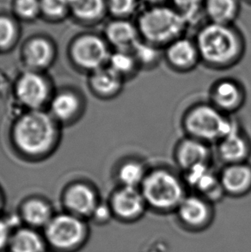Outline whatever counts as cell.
Here are the masks:
<instances>
[{"label":"cell","mask_w":251,"mask_h":252,"mask_svg":"<svg viewBox=\"0 0 251 252\" xmlns=\"http://www.w3.org/2000/svg\"><path fill=\"white\" fill-rule=\"evenodd\" d=\"M194 41L201 64L215 71H226L238 65L246 52L245 36L238 28L205 23L197 30Z\"/></svg>","instance_id":"6da1fadb"},{"label":"cell","mask_w":251,"mask_h":252,"mask_svg":"<svg viewBox=\"0 0 251 252\" xmlns=\"http://www.w3.org/2000/svg\"><path fill=\"white\" fill-rule=\"evenodd\" d=\"M139 189L148 210L159 215L175 213L188 194L182 174L164 165L150 168Z\"/></svg>","instance_id":"7a4b0ae2"},{"label":"cell","mask_w":251,"mask_h":252,"mask_svg":"<svg viewBox=\"0 0 251 252\" xmlns=\"http://www.w3.org/2000/svg\"><path fill=\"white\" fill-rule=\"evenodd\" d=\"M181 126L184 135L215 146L241 125L210 102H200L193 103L184 111Z\"/></svg>","instance_id":"3957f363"},{"label":"cell","mask_w":251,"mask_h":252,"mask_svg":"<svg viewBox=\"0 0 251 252\" xmlns=\"http://www.w3.org/2000/svg\"><path fill=\"white\" fill-rule=\"evenodd\" d=\"M135 23L142 41L162 48L185 35L188 28L184 17L168 3L146 6Z\"/></svg>","instance_id":"277c9868"},{"label":"cell","mask_w":251,"mask_h":252,"mask_svg":"<svg viewBox=\"0 0 251 252\" xmlns=\"http://www.w3.org/2000/svg\"><path fill=\"white\" fill-rule=\"evenodd\" d=\"M56 133L54 117L35 109L25 113L17 120L14 126L13 138L21 152L37 156L51 149Z\"/></svg>","instance_id":"5b68a950"},{"label":"cell","mask_w":251,"mask_h":252,"mask_svg":"<svg viewBox=\"0 0 251 252\" xmlns=\"http://www.w3.org/2000/svg\"><path fill=\"white\" fill-rule=\"evenodd\" d=\"M88 236V225L84 219L69 213L55 215L44 228L47 245L59 252H72L80 249Z\"/></svg>","instance_id":"8992f818"},{"label":"cell","mask_w":251,"mask_h":252,"mask_svg":"<svg viewBox=\"0 0 251 252\" xmlns=\"http://www.w3.org/2000/svg\"><path fill=\"white\" fill-rule=\"evenodd\" d=\"M184 229L199 232L209 228L214 221V204L194 193H188L175 212Z\"/></svg>","instance_id":"52a82bcc"},{"label":"cell","mask_w":251,"mask_h":252,"mask_svg":"<svg viewBox=\"0 0 251 252\" xmlns=\"http://www.w3.org/2000/svg\"><path fill=\"white\" fill-rule=\"evenodd\" d=\"M110 55L107 41L94 34L78 38L71 48V57L75 63L92 72L108 65Z\"/></svg>","instance_id":"ba28073f"},{"label":"cell","mask_w":251,"mask_h":252,"mask_svg":"<svg viewBox=\"0 0 251 252\" xmlns=\"http://www.w3.org/2000/svg\"><path fill=\"white\" fill-rule=\"evenodd\" d=\"M109 204L114 218L124 223L139 221L148 210L139 188L118 186L111 194Z\"/></svg>","instance_id":"9c48e42d"},{"label":"cell","mask_w":251,"mask_h":252,"mask_svg":"<svg viewBox=\"0 0 251 252\" xmlns=\"http://www.w3.org/2000/svg\"><path fill=\"white\" fill-rule=\"evenodd\" d=\"M181 174L188 191L199 194L213 204L225 196L219 171L214 170L212 164H200Z\"/></svg>","instance_id":"30bf717a"},{"label":"cell","mask_w":251,"mask_h":252,"mask_svg":"<svg viewBox=\"0 0 251 252\" xmlns=\"http://www.w3.org/2000/svg\"><path fill=\"white\" fill-rule=\"evenodd\" d=\"M246 99L245 85L238 79L224 78L219 79L211 86L208 102L221 112L232 116L244 108Z\"/></svg>","instance_id":"8fae6325"},{"label":"cell","mask_w":251,"mask_h":252,"mask_svg":"<svg viewBox=\"0 0 251 252\" xmlns=\"http://www.w3.org/2000/svg\"><path fill=\"white\" fill-rule=\"evenodd\" d=\"M163 62L177 73H188L196 69L201 61L194 39L185 34L167 45L163 48Z\"/></svg>","instance_id":"7c38bea8"},{"label":"cell","mask_w":251,"mask_h":252,"mask_svg":"<svg viewBox=\"0 0 251 252\" xmlns=\"http://www.w3.org/2000/svg\"><path fill=\"white\" fill-rule=\"evenodd\" d=\"M214 153L213 146L184 135L174 147V162L181 173H184L200 164H212Z\"/></svg>","instance_id":"4fadbf2b"},{"label":"cell","mask_w":251,"mask_h":252,"mask_svg":"<svg viewBox=\"0 0 251 252\" xmlns=\"http://www.w3.org/2000/svg\"><path fill=\"white\" fill-rule=\"evenodd\" d=\"M214 153L223 165L249 162L251 157V140L242 126L220 140Z\"/></svg>","instance_id":"5bb4252c"},{"label":"cell","mask_w":251,"mask_h":252,"mask_svg":"<svg viewBox=\"0 0 251 252\" xmlns=\"http://www.w3.org/2000/svg\"><path fill=\"white\" fill-rule=\"evenodd\" d=\"M49 95L48 83L34 71L24 72L16 84L18 101L30 110L40 109L47 102Z\"/></svg>","instance_id":"9a60e30c"},{"label":"cell","mask_w":251,"mask_h":252,"mask_svg":"<svg viewBox=\"0 0 251 252\" xmlns=\"http://www.w3.org/2000/svg\"><path fill=\"white\" fill-rule=\"evenodd\" d=\"M225 196L245 197L251 192V164L250 162L225 164L219 171Z\"/></svg>","instance_id":"2e32d148"},{"label":"cell","mask_w":251,"mask_h":252,"mask_svg":"<svg viewBox=\"0 0 251 252\" xmlns=\"http://www.w3.org/2000/svg\"><path fill=\"white\" fill-rule=\"evenodd\" d=\"M64 207L67 213L79 218H91L100 201L91 186L76 184L68 188L64 194Z\"/></svg>","instance_id":"e0dca14e"},{"label":"cell","mask_w":251,"mask_h":252,"mask_svg":"<svg viewBox=\"0 0 251 252\" xmlns=\"http://www.w3.org/2000/svg\"><path fill=\"white\" fill-rule=\"evenodd\" d=\"M106 41L114 50L132 51L141 38L135 22L116 18L105 30Z\"/></svg>","instance_id":"ac0fdd59"},{"label":"cell","mask_w":251,"mask_h":252,"mask_svg":"<svg viewBox=\"0 0 251 252\" xmlns=\"http://www.w3.org/2000/svg\"><path fill=\"white\" fill-rule=\"evenodd\" d=\"M126 81L108 65L92 72L91 86L96 95L103 98H115L124 88Z\"/></svg>","instance_id":"d6986e66"},{"label":"cell","mask_w":251,"mask_h":252,"mask_svg":"<svg viewBox=\"0 0 251 252\" xmlns=\"http://www.w3.org/2000/svg\"><path fill=\"white\" fill-rule=\"evenodd\" d=\"M241 9L240 0H205L204 17L208 23L232 25Z\"/></svg>","instance_id":"ffe728a7"},{"label":"cell","mask_w":251,"mask_h":252,"mask_svg":"<svg viewBox=\"0 0 251 252\" xmlns=\"http://www.w3.org/2000/svg\"><path fill=\"white\" fill-rule=\"evenodd\" d=\"M21 217L24 224L33 229H44L55 216L49 203L33 198L24 201L21 208Z\"/></svg>","instance_id":"44dd1931"},{"label":"cell","mask_w":251,"mask_h":252,"mask_svg":"<svg viewBox=\"0 0 251 252\" xmlns=\"http://www.w3.org/2000/svg\"><path fill=\"white\" fill-rule=\"evenodd\" d=\"M149 169L142 159L135 157L127 158L122 161L116 169V181L119 186L139 189Z\"/></svg>","instance_id":"7402d4cb"},{"label":"cell","mask_w":251,"mask_h":252,"mask_svg":"<svg viewBox=\"0 0 251 252\" xmlns=\"http://www.w3.org/2000/svg\"><path fill=\"white\" fill-rule=\"evenodd\" d=\"M47 242L36 229L21 227L12 232L8 250L10 252H44Z\"/></svg>","instance_id":"603a6c76"},{"label":"cell","mask_w":251,"mask_h":252,"mask_svg":"<svg viewBox=\"0 0 251 252\" xmlns=\"http://www.w3.org/2000/svg\"><path fill=\"white\" fill-rule=\"evenodd\" d=\"M54 58L55 50L51 43L41 38L32 40L24 49V62L32 70L47 68Z\"/></svg>","instance_id":"cb8c5ba5"},{"label":"cell","mask_w":251,"mask_h":252,"mask_svg":"<svg viewBox=\"0 0 251 252\" xmlns=\"http://www.w3.org/2000/svg\"><path fill=\"white\" fill-rule=\"evenodd\" d=\"M107 65L121 76L126 82L134 79L141 72L132 51L113 50Z\"/></svg>","instance_id":"d4e9b609"},{"label":"cell","mask_w":251,"mask_h":252,"mask_svg":"<svg viewBox=\"0 0 251 252\" xmlns=\"http://www.w3.org/2000/svg\"><path fill=\"white\" fill-rule=\"evenodd\" d=\"M132 54L141 71H152L163 62V48L140 41L132 48Z\"/></svg>","instance_id":"484cf974"},{"label":"cell","mask_w":251,"mask_h":252,"mask_svg":"<svg viewBox=\"0 0 251 252\" xmlns=\"http://www.w3.org/2000/svg\"><path fill=\"white\" fill-rule=\"evenodd\" d=\"M80 107L78 96L70 92L59 93L52 99V116L59 121H68L74 117Z\"/></svg>","instance_id":"4316f807"},{"label":"cell","mask_w":251,"mask_h":252,"mask_svg":"<svg viewBox=\"0 0 251 252\" xmlns=\"http://www.w3.org/2000/svg\"><path fill=\"white\" fill-rule=\"evenodd\" d=\"M77 17L86 21L98 19L105 12L107 0H67Z\"/></svg>","instance_id":"83f0119b"},{"label":"cell","mask_w":251,"mask_h":252,"mask_svg":"<svg viewBox=\"0 0 251 252\" xmlns=\"http://www.w3.org/2000/svg\"><path fill=\"white\" fill-rule=\"evenodd\" d=\"M205 0H170V5L184 17L189 27L200 20L204 16L203 5Z\"/></svg>","instance_id":"f1b7e54d"},{"label":"cell","mask_w":251,"mask_h":252,"mask_svg":"<svg viewBox=\"0 0 251 252\" xmlns=\"http://www.w3.org/2000/svg\"><path fill=\"white\" fill-rule=\"evenodd\" d=\"M141 0H107V8L116 18L130 19L138 16Z\"/></svg>","instance_id":"f546056e"},{"label":"cell","mask_w":251,"mask_h":252,"mask_svg":"<svg viewBox=\"0 0 251 252\" xmlns=\"http://www.w3.org/2000/svg\"><path fill=\"white\" fill-rule=\"evenodd\" d=\"M16 34L17 30L12 21L7 17H0V50L10 48Z\"/></svg>","instance_id":"4dcf8cb0"},{"label":"cell","mask_w":251,"mask_h":252,"mask_svg":"<svg viewBox=\"0 0 251 252\" xmlns=\"http://www.w3.org/2000/svg\"><path fill=\"white\" fill-rule=\"evenodd\" d=\"M69 6L67 0H41V8L45 13L51 17H60Z\"/></svg>","instance_id":"1f68e13d"},{"label":"cell","mask_w":251,"mask_h":252,"mask_svg":"<svg viewBox=\"0 0 251 252\" xmlns=\"http://www.w3.org/2000/svg\"><path fill=\"white\" fill-rule=\"evenodd\" d=\"M41 8V3L37 0H18L17 11L21 17L32 18L37 15Z\"/></svg>","instance_id":"d6a6232c"},{"label":"cell","mask_w":251,"mask_h":252,"mask_svg":"<svg viewBox=\"0 0 251 252\" xmlns=\"http://www.w3.org/2000/svg\"><path fill=\"white\" fill-rule=\"evenodd\" d=\"M114 218L112 210L108 203H103V202H99L98 205L96 206L95 210L92 213L91 219L93 221L98 224V225H103L107 224L108 222L111 220V219Z\"/></svg>","instance_id":"836d02e7"},{"label":"cell","mask_w":251,"mask_h":252,"mask_svg":"<svg viewBox=\"0 0 251 252\" xmlns=\"http://www.w3.org/2000/svg\"><path fill=\"white\" fill-rule=\"evenodd\" d=\"M12 232L13 231L10 225L7 224L3 218H0V252L8 250Z\"/></svg>","instance_id":"e575fe53"},{"label":"cell","mask_w":251,"mask_h":252,"mask_svg":"<svg viewBox=\"0 0 251 252\" xmlns=\"http://www.w3.org/2000/svg\"><path fill=\"white\" fill-rule=\"evenodd\" d=\"M143 3H145L146 6L152 5H161V4H167L170 0H141Z\"/></svg>","instance_id":"d590c367"},{"label":"cell","mask_w":251,"mask_h":252,"mask_svg":"<svg viewBox=\"0 0 251 252\" xmlns=\"http://www.w3.org/2000/svg\"><path fill=\"white\" fill-rule=\"evenodd\" d=\"M248 1L249 3H251V0H247Z\"/></svg>","instance_id":"8d00e7d4"},{"label":"cell","mask_w":251,"mask_h":252,"mask_svg":"<svg viewBox=\"0 0 251 252\" xmlns=\"http://www.w3.org/2000/svg\"><path fill=\"white\" fill-rule=\"evenodd\" d=\"M0 208H1V198H0Z\"/></svg>","instance_id":"74e56055"},{"label":"cell","mask_w":251,"mask_h":252,"mask_svg":"<svg viewBox=\"0 0 251 252\" xmlns=\"http://www.w3.org/2000/svg\"><path fill=\"white\" fill-rule=\"evenodd\" d=\"M47 252V251H46V252Z\"/></svg>","instance_id":"f35d334b"}]
</instances>
